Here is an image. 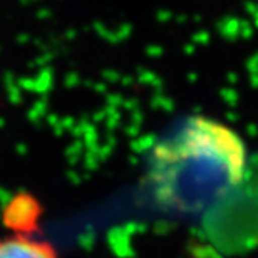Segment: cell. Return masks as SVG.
<instances>
[{
	"mask_svg": "<svg viewBox=\"0 0 258 258\" xmlns=\"http://www.w3.org/2000/svg\"><path fill=\"white\" fill-rule=\"evenodd\" d=\"M0 258H59L48 241L16 233L0 238Z\"/></svg>",
	"mask_w": 258,
	"mask_h": 258,
	"instance_id": "obj_1",
	"label": "cell"
}]
</instances>
